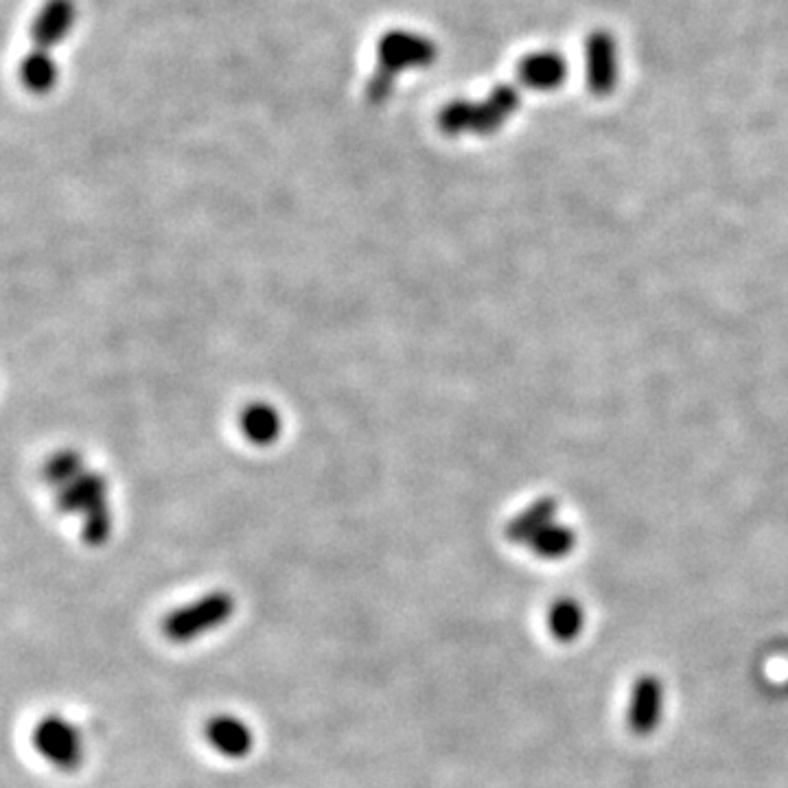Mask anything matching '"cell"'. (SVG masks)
I'll return each mask as SVG.
<instances>
[{
    "mask_svg": "<svg viewBox=\"0 0 788 788\" xmlns=\"http://www.w3.org/2000/svg\"><path fill=\"white\" fill-rule=\"evenodd\" d=\"M113 531V517L108 510V504L95 506L93 510L86 513V526H84V542L88 546H104L110 537Z\"/></svg>",
    "mask_w": 788,
    "mask_h": 788,
    "instance_id": "cell-12",
    "label": "cell"
},
{
    "mask_svg": "<svg viewBox=\"0 0 788 788\" xmlns=\"http://www.w3.org/2000/svg\"><path fill=\"white\" fill-rule=\"evenodd\" d=\"M519 108V93L513 86H495L485 101H449L438 113V127L449 134H490L499 129Z\"/></svg>",
    "mask_w": 788,
    "mask_h": 788,
    "instance_id": "cell-3",
    "label": "cell"
},
{
    "mask_svg": "<svg viewBox=\"0 0 788 788\" xmlns=\"http://www.w3.org/2000/svg\"><path fill=\"white\" fill-rule=\"evenodd\" d=\"M242 429L252 442L270 445L281 431V421L270 406H252L242 415Z\"/></svg>",
    "mask_w": 788,
    "mask_h": 788,
    "instance_id": "cell-10",
    "label": "cell"
},
{
    "mask_svg": "<svg viewBox=\"0 0 788 788\" xmlns=\"http://www.w3.org/2000/svg\"><path fill=\"white\" fill-rule=\"evenodd\" d=\"M47 480L53 485L64 486L72 483L81 474V458L75 451H64L58 454L49 465H47Z\"/></svg>",
    "mask_w": 788,
    "mask_h": 788,
    "instance_id": "cell-13",
    "label": "cell"
},
{
    "mask_svg": "<svg viewBox=\"0 0 788 788\" xmlns=\"http://www.w3.org/2000/svg\"><path fill=\"white\" fill-rule=\"evenodd\" d=\"M549 631L558 642H574L583 631V609L574 601H561L549 611Z\"/></svg>",
    "mask_w": 788,
    "mask_h": 788,
    "instance_id": "cell-11",
    "label": "cell"
},
{
    "mask_svg": "<svg viewBox=\"0 0 788 788\" xmlns=\"http://www.w3.org/2000/svg\"><path fill=\"white\" fill-rule=\"evenodd\" d=\"M204 736L220 756L231 760H242L254 749V731L233 714L213 717L204 728Z\"/></svg>",
    "mask_w": 788,
    "mask_h": 788,
    "instance_id": "cell-8",
    "label": "cell"
},
{
    "mask_svg": "<svg viewBox=\"0 0 788 788\" xmlns=\"http://www.w3.org/2000/svg\"><path fill=\"white\" fill-rule=\"evenodd\" d=\"M438 60V47L427 36L392 29L377 42V68L366 84V99L379 106L390 99L395 81L403 70L427 68Z\"/></svg>",
    "mask_w": 788,
    "mask_h": 788,
    "instance_id": "cell-2",
    "label": "cell"
},
{
    "mask_svg": "<svg viewBox=\"0 0 788 788\" xmlns=\"http://www.w3.org/2000/svg\"><path fill=\"white\" fill-rule=\"evenodd\" d=\"M585 66H587V88L596 97L613 93L617 84V45L615 38L605 31H592L585 45Z\"/></svg>",
    "mask_w": 788,
    "mask_h": 788,
    "instance_id": "cell-7",
    "label": "cell"
},
{
    "mask_svg": "<svg viewBox=\"0 0 788 788\" xmlns=\"http://www.w3.org/2000/svg\"><path fill=\"white\" fill-rule=\"evenodd\" d=\"M517 77L533 90H554L567 77V61L554 51H539L519 61Z\"/></svg>",
    "mask_w": 788,
    "mask_h": 788,
    "instance_id": "cell-9",
    "label": "cell"
},
{
    "mask_svg": "<svg viewBox=\"0 0 788 788\" xmlns=\"http://www.w3.org/2000/svg\"><path fill=\"white\" fill-rule=\"evenodd\" d=\"M33 747L47 762L66 774L77 771L86 758L81 731L60 714H49L36 726Z\"/></svg>",
    "mask_w": 788,
    "mask_h": 788,
    "instance_id": "cell-5",
    "label": "cell"
},
{
    "mask_svg": "<svg viewBox=\"0 0 788 788\" xmlns=\"http://www.w3.org/2000/svg\"><path fill=\"white\" fill-rule=\"evenodd\" d=\"M77 18L75 0H47L31 25V49L20 64V81L31 95H49L58 84L53 49L68 36Z\"/></svg>",
    "mask_w": 788,
    "mask_h": 788,
    "instance_id": "cell-1",
    "label": "cell"
},
{
    "mask_svg": "<svg viewBox=\"0 0 788 788\" xmlns=\"http://www.w3.org/2000/svg\"><path fill=\"white\" fill-rule=\"evenodd\" d=\"M662 712H664L662 681L655 674L640 677L629 699L626 726L635 736H651L662 723Z\"/></svg>",
    "mask_w": 788,
    "mask_h": 788,
    "instance_id": "cell-6",
    "label": "cell"
},
{
    "mask_svg": "<svg viewBox=\"0 0 788 788\" xmlns=\"http://www.w3.org/2000/svg\"><path fill=\"white\" fill-rule=\"evenodd\" d=\"M235 599L228 592H213L200 601L172 611L163 620V635L174 644H188L224 626L235 613Z\"/></svg>",
    "mask_w": 788,
    "mask_h": 788,
    "instance_id": "cell-4",
    "label": "cell"
}]
</instances>
